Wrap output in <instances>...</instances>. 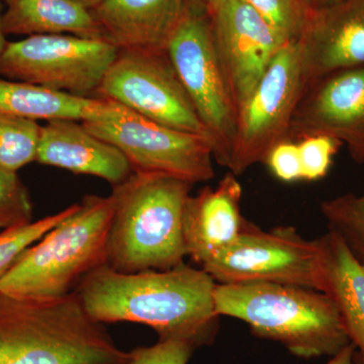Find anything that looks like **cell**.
I'll list each match as a JSON object with an SVG mask.
<instances>
[{
    "mask_svg": "<svg viewBox=\"0 0 364 364\" xmlns=\"http://www.w3.org/2000/svg\"><path fill=\"white\" fill-rule=\"evenodd\" d=\"M356 348L353 344L350 343L345 346L338 353L332 356V358L328 361L327 364H354L353 356Z\"/></svg>",
    "mask_w": 364,
    "mask_h": 364,
    "instance_id": "obj_29",
    "label": "cell"
},
{
    "mask_svg": "<svg viewBox=\"0 0 364 364\" xmlns=\"http://www.w3.org/2000/svg\"><path fill=\"white\" fill-rule=\"evenodd\" d=\"M215 312L238 318L260 338L279 342L298 358L334 356L350 344L331 299L291 284H217Z\"/></svg>",
    "mask_w": 364,
    "mask_h": 364,
    "instance_id": "obj_4",
    "label": "cell"
},
{
    "mask_svg": "<svg viewBox=\"0 0 364 364\" xmlns=\"http://www.w3.org/2000/svg\"><path fill=\"white\" fill-rule=\"evenodd\" d=\"M321 210L329 226V231L341 237L360 262L364 264V193L337 196L325 200Z\"/></svg>",
    "mask_w": 364,
    "mask_h": 364,
    "instance_id": "obj_22",
    "label": "cell"
},
{
    "mask_svg": "<svg viewBox=\"0 0 364 364\" xmlns=\"http://www.w3.org/2000/svg\"><path fill=\"white\" fill-rule=\"evenodd\" d=\"M82 124L116 146L134 172L164 174L193 184L215 177L214 153L207 136L169 128L123 105L109 119Z\"/></svg>",
    "mask_w": 364,
    "mask_h": 364,
    "instance_id": "obj_11",
    "label": "cell"
},
{
    "mask_svg": "<svg viewBox=\"0 0 364 364\" xmlns=\"http://www.w3.org/2000/svg\"><path fill=\"white\" fill-rule=\"evenodd\" d=\"M273 176L284 182L303 179L298 143L286 141L275 146L264 161Z\"/></svg>",
    "mask_w": 364,
    "mask_h": 364,
    "instance_id": "obj_28",
    "label": "cell"
},
{
    "mask_svg": "<svg viewBox=\"0 0 364 364\" xmlns=\"http://www.w3.org/2000/svg\"><path fill=\"white\" fill-rule=\"evenodd\" d=\"M306 85L299 41L287 43L242 105L228 169L243 174L264 163L270 151L289 140L291 119Z\"/></svg>",
    "mask_w": 364,
    "mask_h": 364,
    "instance_id": "obj_9",
    "label": "cell"
},
{
    "mask_svg": "<svg viewBox=\"0 0 364 364\" xmlns=\"http://www.w3.org/2000/svg\"><path fill=\"white\" fill-rule=\"evenodd\" d=\"M117 47L73 35H36L7 42L0 77L23 81L79 97H95Z\"/></svg>",
    "mask_w": 364,
    "mask_h": 364,
    "instance_id": "obj_7",
    "label": "cell"
},
{
    "mask_svg": "<svg viewBox=\"0 0 364 364\" xmlns=\"http://www.w3.org/2000/svg\"><path fill=\"white\" fill-rule=\"evenodd\" d=\"M317 4H323L325 6H333V4H339V2L344 1V0H312Z\"/></svg>",
    "mask_w": 364,
    "mask_h": 364,
    "instance_id": "obj_33",
    "label": "cell"
},
{
    "mask_svg": "<svg viewBox=\"0 0 364 364\" xmlns=\"http://www.w3.org/2000/svg\"><path fill=\"white\" fill-rule=\"evenodd\" d=\"M215 286L205 270L186 263L136 273L104 265L86 275L74 291L86 312L102 324L149 326L159 340H178L198 349L212 344L219 332Z\"/></svg>",
    "mask_w": 364,
    "mask_h": 364,
    "instance_id": "obj_1",
    "label": "cell"
},
{
    "mask_svg": "<svg viewBox=\"0 0 364 364\" xmlns=\"http://www.w3.org/2000/svg\"><path fill=\"white\" fill-rule=\"evenodd\" d=\"M6 36L73 35L104 40L90 9L75 0H1Z\"/></svg>",
    "mask_w": 364,
    "mask_h": 364,
    "instance_id": "obj_20",
    "label": "cell"
},
{
    "mask_svg": "<svg viewBox=\"0 0 364 364\" xmlns=\"http://www.w3.org/2000/svg\"><path fill=\"white\" fill-rule=\"evenodd\" d=\"M318 242L320 291L338 311L350 343L364 354V264L334 232L323 235Z\"/></svg>",
    "mask_w": 364,
    "mask_h": 364,
    "instance_id": "obj_18",
    "label": "cell"
},
{
    "mask_svg": "<svg viewBox=\"0 0 364 364\" xmlns=\"http://www.w3.org/2000/svg\"><path fill=\"white\" fill-rule=\"evenodd\" d=\"M193 186L177 177L134 172L114 186L107 267L136 273L184 263L183 215Z\"/></svg>",
    "mask_w": 364,
    "mask_h": 364,
    "instance_id": "obj_3",
    "label": "cell"
},
{
    "mask_svg": "<svg viewBox=\"0 0 364 364\" xmlns=\"http://www.w3.org/2000/svg\"><path fill=\"white\" fill-rule=\"evenodd\" d=\"M74 208L75 205L25 226L0 232V279L11 269L26 248L39 241L47 232L63 221L73 212Z\"/></svg>",
    "mask_w": 364,
    "mask_h": 364,
    "instance_id": "obj_23",
    "label": "cell"
},
{
    "mask_svg": "<svg viewBox=\"0 0 364 364\" xmlns=\"http://www.w3.org/2000/svg\"><path fill=\"white\" fill-rule=\"evenodd\" d=\"M41 131L37 121L0 114V167L18 172L36 162Z\"/></svg>",
    "mask_w": 364,
    "mask_h": 364,
    "instance_id": "obj_21",
    "label": "cell"
},
{
    "mask_svg": "<svg viewBox=\"0 0 364 364\" xmlns=\"http://www.w3.org/2000/svg\"><path fill=\"white\" fill-rule=\"evenodd\" d=\"M306 83L320 76L364 65V0L333 4L311 14L298 40Z\"/></svg>",
    "mask_w": 364,
    "mask_h": 364,
    "instance_id": "obj_14",
    "label": "cell"
},
{
    "mask_svg": "<svg viewBox=\"0 0 364 364\" xmlns=\"http://www.w3.org/2000/svg\"><path fill=\"white\" fill-rule=\"evenodd\" d=\"M129 358L75 291L60 298L0 293V364H124Z\"/></svg>",
    "mask_w": 364,
    "mask_h": 364,
    "instance_id": "obj_2",
    "label": "cell"
},
{
    "mask_svg": "<svg viewBox=\"0 0 364 364\" xmlns=\"http://www.w3.org/2000/svg\"><path fill=\"white\" fill-rule=\"evenodd\" d=\"M191 0H104L91 9L104 40L117 49L167 51Z\"/></svg>",
    "mask_w": 364,
    "mask_h": 364,
    "instance_id": "obj_17",
    "label": "cell"
},
{
    "mask_svg": "<svg viewBox=\"0 0 364 364\" xmlns=\"http://www.w3.org/2000/svg\"><path fill=\"white\" fill-rule=\"evenodd\" d=\"M2 16H4V11H2V1L0 0V58H1L2 53L6 49L7 42H9L6 40L7 36L4 31V26H2Z\"/></svg>",
    "mask_w": 364,
    "mask_h": 364,
    "instance_id": "obj_30",
    "label": "cell"
},
{
    "mask_svg": "<svg viewBox=\"0 0 364 364\" xmlns=\"http://www.w3.org/2000/svg\"><path fill=\"white\" fill-rule=\"evenodd\" d=\"M291 41H298L312 9L306 0H241Z\"/></svg>",
    "mask_w": 364,
    "mask_h": 364,
    "instance_id": "obj_24",
    "label": "cell"
},
{
    "mask_svg": "<svg viewBox=\"0 0 364 364\" xmlns=\"http://www.w3.org/2000/svg\"><path fill=\"white\" fill-rule=\"evenodd\" d=\"M33 213L32 198L18 172L0 167V230L30 224Z\"/></svg>",
    "mask_w": 364,
    "mask_h": 364,
    "instance_id": "obj_25",
    "label": "cell"
},
{
    "mask_svg": "<svg viewBox=\"0 0 364 364\" xmlns=\"http://www.w3.org/2000/svg\"><path fill=\"white\" fill-rule=\"evenodd\" d=\"M95 97L176 130L208 136L167 51L119 49Z\"/></svg>",
    "mask_w": 364,
    "mask_h": 364,
    "instance_id": "obj_10",
    "label": "cell"
},
{
    "mask_svg": "<svg viewBox=\"0 0 364 364\" xmlns=\"http://www.w3.org/2000/svg\"><path fill=\"white\" fill-rule=\"evenodd\" d=\"M167 53L207 132L214 159L228 168L238 111L215 46L207 9L191 4L170 40Z\"/></svg>",
    "mask_w": 364,
    "mask_h": 364,
    "instance_id": "obj_6",
    "label": "cell"
},
{
    "mask_svg": "<svg viewBox=\"0 0 364 364\" xmlns=\"http://www.w3.org/2000/svg\"><path fill=\"white\" fill-rule=\"evenodd\" d=\"M36 162L98 177L112 188L134 173L130 162L116 146L75 119H52L42 126Z\"/></svg>",
    "mask_w": 364,
    "mask_h": 364,
    "instance_id": "obj_15",
    "label": "cell"
},
{
    "mask_svg": "<svg viewBox=\"0 0 364 364\" xmlns=\"http://www.w3.org/2000/svg\"><path fill=\"white\" fill-rule=\"evenodd\" d=\"M121 105L100 97H79L43 86L0 77V114L33 121L68 119L95 122L109 119Z\"/></svg>",
    "mask_w": 364,
    "mask_h": 364,
    "instance_id": "obj_19",
    "label": "cell"
},
{
    "mask_svg": "<svg viewBox=\"0 0 364 364\" xmlns=\"http://www.w3.org/2000/svg\"><path fill=\"white\" fill-rule=\"evenodd\" d=\"M298 143L304 181H315L327 176L335 155L343 144L328 136H311Z\"/></svg>",
    "mask_w": 364,
    "mask_h": 364,
    "instance_id": "obj_26",
    "label": "cell"
},
{
    "mask_svg": "<svg viewBox=\"0 0 364 364\" xmlns=\"http://www.w3.org/2000/svg\"><path fill=\"white\" fill-rule=\"evenodd\" d=\"M328 136L346 145L364 164V65L308 81L291 119L289 140Z\"/></svg>",
    "mask_w": 364,
    "mask_h": 364,
    "instance_id": "obj_12",
    "label": "cell"
},
{
    "mask_svg": "<svg viewBox=\"0 0 364 364\" xmlns=\"http://www.w3.org/2000/svg\"><path fill=\"white\" fill-rule=\"evenodd\" d=\"M208 14L239 112L277 53L291 41L241 0H221Z\"/></svg>",
    "mask_w": 364,
    "mask_h": 364,
    "instance_id": "obj_13",
    "label": "cell"
},
{
    "mask_svg": "<svg viewBox=\"0 0 364 364\" xmlns=\"http://www.w3.org/2000/svg\"><path fill=\"white\" fill-rule=\"evenodd\" d=\"M76 2L80 4L81 6L86 7L88 9H93L95 6H97L100 2L104 1V0H75Z\"/></svg>",
    "mask_w": 364,
    "mask_h": 364,
    "instance_id": "obj_32",
    "label": "cell"
},
{
    "mask_svg": "<svg viewBox=\"0 0 364 364\" xmlns=\"http://www.w3.org/2000/svg\"><path fill=\"white\" fill-rule=\"evenodd\" d=\"M191 1H193V4H198V6L203 7L205 9H207L208 13H210V11H212V9H214V7L217 6L221 0H191Z\"/></svg>",
    "mask_w": 364,
    "mask_h": 364,
    "instance_id": "obj_31",
    "label": "cell"
},
{
    "mask_svg": "<svg viewBox=\"0 0 364 364\" xmlns=\"http://www.w3.org/2000/svg\"><path fill=\"white\" fill-rule=\"evenodd\" d=\"M353 361L354 364H364V354L356 350L354 353Z\"/></svg>",
    "mask_w": 364,
    "mask_h": 364,
    "instance_id": "obj_34",
    "label": "cell"
},
{
    "mask_svg": "<svg viewBox=\"0 0 364 364\" xmlns=\"http://www.w3.org/2000/svg\"><path fill=\"white\" fill-rule=\"evenodd\" d=\"M114 198L85 196L73 212L26 248L0 279V293L60 298L107 265Z\"/></svg>",
    "mask_w": 364,
    "mask_h": 364,
    "instance_id": "obj_5",
    "label": "cell"
},
{
    "mask_svg": "<svg viewBox=\"0 0 364 364\" xmlns=\"http://www.w3.org/2000/svg\"><path fill=\"white\" fill-rule=\"evenodd\" d=\"M232 172L217 188H205L188 198L184 208L183 239L186 256L200 267L229 247L240 234L242 186Z\"/></svg>",
    "mask_w": 364,
    "mask_h": 364,
    "instance_id": "obj_16",
    "label": "cell"
},
{
    "mask_svg": "<svg viewBox=\"0 0 364 364\" xmlns=\"http://www.w3.org/2000/svg\"><path fill=\"white\" fill-rule=\"evenodd\" d=\"M195 350L186 342L159 340L152 346L130 351V358L124 364H188Z\"/></svg>",
    "mask_w": 364,
    "mask_h": 364,
    "instance_id": "obj_27",
    "label": "cell"
},
{
    "mask_svg": "<svg viewBox=\"0 0 364 364\" xmlns=\"http://www.w3.org/2000/svg\"><path fill=\"white\" fill-rule=\"evenodd\" d=\"M202 269L220 284L269 282L320 291V242L306 240L294 227L267 232L245 219L236 240Z\"/></svg>",
    "mask_w": 364,
    "mask_h": 364,
    "instance_id": "obj_8",
    "label": "cell"
}]
</instances>
